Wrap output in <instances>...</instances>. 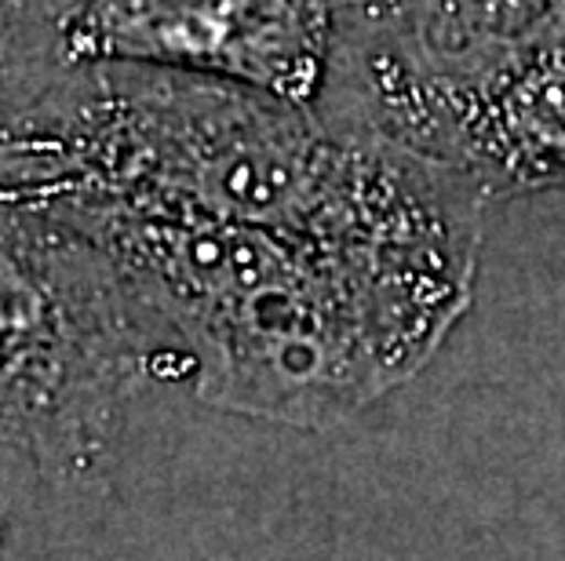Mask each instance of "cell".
<instances>
[{
	"label": "cell",
	"instance_id": "30bf717a",
	"mask_svg": "<svg viewBox=\"0 0 565 561\" xmlns=\"http://www.w3.org/2000/svg\"><path fill=\"white\" fill-rule=\"evenodd\" d=\"M555 11H558V15H565V0H555Z\"/></svg>",
	"mask_w": 565,
	"mask_h": 561
},
{
	"label": "cell",
	"instance_id": "3957f363",
	"mask_svg": "<svg viewBox=\"0 0 565 561\" xmlns=\"http://www.w3.org/2000/svg\"><path fill=\"white\" fill-rule=\"evenodd\" d=\"M99 241L0 194V449L47 485L103 482L139 387L179 354ZM186 373V365H183Z\"/></svg>",
	"mask_w": 565,
	"mask_h": 561
},
{
	"label": "cell",
	"instance_id": "5b68a950",
	"mask_svg": "<svg viewBox=\"0 0 565 561\" xmlns=\"http://www.w3.org/2000/svg\"><path fill=\"white\" fill-rule=\"evenodd\" d=\"M335 47L332 0H88L70 63H147L318 103Z\"/></svg>",
	"mask_w": 565,
	"mask_h": 561
},
{
	"label": "cell",
	"instance_id": "277c9868",
	"mask_svg": "<svg viewBox=\"0 0 565 561\" xmlns=\"http://www.w3.org/2000/svg\"><path fill=\"white\" fill-rule=\"evenodd\" d=\"M315 106L445 164L486 201L565 194V15L452 52L335 33Z\"/></svg>",
	"mask_w": 565,
	"mask_h": 561
},
{
	"label": "cell",
	"instance_id": "6da1fadb",
	"mask_svg": "<svg viewBox=\"0 0 565 561\" xmlns=\"http://www.w3.org/2000/svg\"><path fill=\"white\" fill-rule=\"evenodd\" d=\"M0 194H95L365 248H482L486 197L315 103L147 63H66L0 117Z\"/></svg>",
	"mask_w": 565,
	"mask_h": 561
},
{
	"label": "cell",
	"instance_id": "ba28073f",
	"mask_svg": "<svg viewBox=\"0 0 565 561\" xmlns=\"http://www.w3.org/2000/svg\"><path fill=\"white\" fill-rule=\"evenodd\" d=\"M47 77L30 66V58L15 37V26H11L8 0H0V117L19 110V106L26 103Z\"/></svg>",
	"mask_w": 565,
	"mask_h": 561
},
{
	"label": "cell",
	"instance_id": "9c48e42d",
	"mask_svg": "<svg viewBox=\"0 0 565 561\" xmlns=\"http://www.w3.org/2000/svg\"><path fill=\"white\" fill-rule=\"evenodd\" d=\"M4 532H8V515H4V507H0V547H4Z\"/></svg>",
	"mask_w": 565,
	"mask_h": 561
},
{
	"label": "cell",
	"instance_id": "52a82bcc",
	"mask_svg": "<svg viewBox=\"0 0 565 561\" xmlns=\"http://www.w3.org/2000/svg\"><path fill=\"white\" fill-rule=\"evenodd\" d=\"M88 0H8L15 37L38 74H55L66 66V33Z\"/></svg>",
	"mask_w": 565,
	"mask_h": 561
},
{
	"label": "cell",
	"instance_id": "8992f818",
	"mask_svg": "<svg viewBox=\"0 0 565 561\" xmlns=\"http://www.w3.org/2000/svg\"><path fill=\"white\" fill-rule=\"evenodd\" d=\"M340 37L402 52H452L508 37L555 11V0H332Z\"/></svg>",
	"mask_w": 565,
	"mask_h": 561
},
{
	"label": "cell",
	"instance_id": "7a4b0ae2",
	"mask_svg": "<svg viewBox=\"0 0 565 561\" xmlns=\"http://www.w3.org/2000/svg\"><path fill=\"white\" fill-rule=\"evenodd\" d=\"M33 205L106 248L204 404L299 431L408 384L475 300L471 252L307 241L95 194Z\"/></svg>",
	"mask_w": 565,
	"mask_h": 561
}]
</instances>
